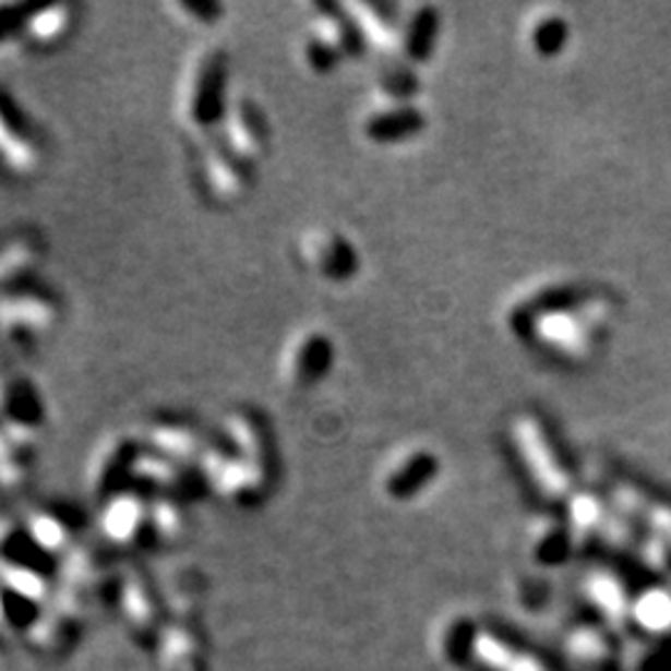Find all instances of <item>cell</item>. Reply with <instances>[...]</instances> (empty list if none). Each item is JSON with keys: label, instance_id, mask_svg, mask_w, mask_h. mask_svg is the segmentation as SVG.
Listing matches in <instances>:
<instances>
[{"label": "cell", "instance_id": "6da1fadb", "mask_svg": "<svg viewBox=\"0 0 671 671\" xmlns=\"http://www.w3.org/2000/svg\"><path fill=\"white\" fill-rule=\"evenodd\" d=\"M200 476L224 503L259 505L274 482V441L266 420L254 408L239 406L221 420L219 433L200 460Z\"/></svg>", "mask_w": 671, "mask_h": 671}, {"label": "cell", "instance_id": "7a4b0ae2", "mask_svg": "<svg viewBox=\"0 0 671 671\" xmlns=\"http://www.w3.org/2000/svg\"><path fill=\"white\" fill-rule=\"evenodd\" d=\"M227 52L217 45H196L187 52L175 93V118L194 145L214 137L227 110Z\"/></svg>", "mask_w": 671, "mask_h": 671}, {"label": "cell", "instance_id": "3957f363", "mask_svg": "<svg viewBox=\"0 0 671 671\" xmlns=\"http://www.w3.org/2000/svg\"><path fill=\"white\" fill-rule=\"evenodd\" d=\"M363 48L351 15L342 5H316L299 43L301 65L313 75H326L338 62L356 56Z\"/></svg>", "mask_w": 671, "mask_h": 671}, {"label": "cell", "instance_id": "277c9868", "mask_svg": "<svg viewBox=\"0 0 671 671\" xmlns=\"http://www.w3.org/2000/svg\"><path fill=\"white\" fill-rule=\"evenodd\" d=\"M60 321V301L43 286L25 284L0 299V342L15 348L40 344Z\"/></svg>", "mask_w": 671, "mask_h": 671}, {"label": "cell", "instance_id": "5b68a950", "mask_svg": "<svg viewBox=\"0 0 671 671\" xmlns=\"http://www.w3.org/2000/svg\"><path fill=\"white\" fill-rule=\"evenodd\" d=\"M140 451L142 443L134 435L112 433L103 438L85 465V488L89 495L105 503L118 492L132 488Z\"/></svg>", "mask_w": 671, "mask_h": 671}, {"label": "cell", "instance_id": "8992f818", "mask_svg": "<svg viewBox=\"0 0 671 671\" xmlns=\"http://www.w3.org/2000/svg\"><path fill=\"white\" fill-rule=\"evenodd\" d=\"M334 363V342L321 328H299L286 338L279 356V379L286 388L307 391L324 379Z\"/></svg>", "mask_w": 671, "mask_h": 671}, {"label": "cell", "instance_id": "52a82bcc", "mask_svg": "<svg viewBox=\"0 0 671 671\" xmlns=\"http://www.w3.org/2000/svg\"><path fill=\"white\" fill-rule=\"evenodd\" d=\"M196 172L204 192L217 204H237L252 187V167L241 163L219 134L196 142Z\"/></svg>", "mask_w": 671, "mask_h": 671}, {"label": "cell", "instance_id": "ba28073f", "mask_svg": "<svg viewBox=\"0 0 671 671\" xmlns=\"http://www.w3.org/2000/svg\"><path fill=\"white\" fill-rule=\"evenodd\" d=\"M209 441L212 433L204 431L196 420L177 414L152 416L140 435V443L147 451H155L169 460L190 465L196 470H200V460Z\"/></svg>", "mask_w": 671, "mask_h": 671}, {"label": "cell", "instance_id": "9c48e42d", "mask_svg": "<svg viewBox=\"0 0 671 671\" xmlns=\"http://www.w3.org/2000/svg\"><path fill=\"white\" fill-rule=\"evenodd\" d=\"M299 259L321 281H348L358 272V254L342 231L311 227L299 237Z\"/></svg>", "mask_w": 671, "mask_h": 671}, {"label": "cell", "instance_id": "30bf717a", "mask_svg": "<svg viewBox=\"0 0 671 671\" xmlns=\"http://www.w3.org/2000/svg\"><path fill=\"white\" fill-rule=\"evenodd\" d=\"M100 527L107 540L120 548L147 544L152 532V498L140 488H128L105 500L100 510Z\"/></svg>", "mask_w": 671, "mask_h": 671}, {"label": "cell", "instance_id": "8fae6325", "mask_svg": "<svg viewBox=\"0 0 671 671\" xmlns=\"http://www.w3.org/2000/svg\"><path fill=\"white\" fill-rule=\"evenodd\" d=\"M219 137L241 163L254 169V165L266 155V120L256 103L247 95H229L227 110L219 124Z\"/></svg>", "mask_w": 671, "mask_h": 671}, {"label": "cell", "instance_id": "7c38bea8", "mask_svg": "<svg viewBox=\"0 0 671 671\" xmlns=\"http://www.w3.org/2000/svg\"><path fill=\"white\" fill-rule=\"evenodd\" d=\"M0 426L13 433L40 438L45 400L28 375L0 373Z\"/></svg>", "mask_w": 671, "mask_h": 671}, {"label": "cell", "instance_id": "4fadbf2b", "mask_svg": "<svg viewBox=\"0 0 671 671\" xmlns=\"http://www.w3.org/2000/svg\"><path fill=\"white\" fill-rule=\"evenodd\" d=\"M40 145L35 142L28 122L0 89V167L15 177H31L40 167Z\"/></svg>", "mask_w": 671, "mask_h": 671}, {"label": "cell", "instance_id": "5bb4252c", "mask_svg": "<svg viewBox=\"0 0 671 671\" xmlns=\"http://www.w3.org/2000/svg\"><path fill=\"white\" fill-rule=\"evenodd\" d=\"M420 128H423V115L398 97L379 95L361 115V132L371 142H398Z\"/></svg>", "mask_w": 671, "mask_h": 671}, {"label": "cell", "instance_id": "9a60e30c", "mask_svg": "<svg viewBox=\"0 0 671 671\" xmlns=\"http://www.w3.org/2000/svg\"><path fill=\"white\" fill-rule=\"evenodd\" d=\"M73 28H75V5L70 3L33 5V8L28 5L17 38H23V43L31 45V48L48 50L65 40L68 35L73 33Z\"/></svg>", "mask_w": 671, "mask_h": 671}, {"label": "cell", "instance_id": "2e32d148", "mask_svg": "<svg viewBox=\"0 0 671 671\" xmlns=\"http://www.w3.org/2000/svg\"><path fill=\"white\" fill-rule=\"evenodd\" d=\"M38 441L40 438L13 433L0 426V490L15 492L28 486Z\"/></svg>", "mask_w": 671, "mask_h": 671}, {"label": "cell", "instance_id": "e0dca14e", "mask_svg": "<svg viewBox=\"0 0 671 671\" xmlns=\"http://www.w3.org/2000/svg\"><path fill=\"white\" fill-rule=\"evenodd\" d=\"M40 256L43 244L38 237L21 235L0 244V299L31 281Z\"/></svg>", "mask_w": 671, "mask_h": 671}, {"label": "cell", "instance_id": "ac0fdd59", "mask_svg": "<svg viewBox=\"0 0 671 671\" xmlns=\"http://www.w3.org/2000/svg\"><path fill=\"white\" fill-rule=\"evenodd\" d=\"M515 443L517 451H520V458H527L537 476L542 472V476H552V480H560V476L565 478V468H560L558 460V447L552 445L548 431L535 418L520 416V420L515 423Z\"/></svg>", "mask_w": 671, "mask_h": 671}, {"label": "cell", "instance_id": "d6986e66", "mask_svg": "<svg viewBox=\"0 0 671 671\" xmlns=\"http://www.w3.org/2000/svg\"><path fill=\"white\" fill-rule=\"evenodd\" d=\"M25 532L31 542L38 548L45 558H58V554L73 548V525L60 510L38 507L23 520Z\"/></svg>", "mask_w": 671, "mask_h": 671}, {"label": "cell", "instance_id": "ffe728a7", "mask_svg": "<svg viewBox=\"0 0 671 671\" xmlns=\"http://www.w3.org/2000/svg\"><path fill=\"white\" fill-rule=\"evenodd\" d=\"M398 25V52L403 60L420 62L433 50L438 35V17L433 8H414L408 15L400 17Z\"/></svg>", "mask_w": 671, "mask_h": 671}, {"label": "cell", "instance_id": "44dd1931", "mask_svg": "<svg viewBox=\"0 0 671 671\" xmlns=\"http://www.w3.org/2000/svg\"><path fill=\"white\" fill-rule=\"evenodd\" d=\"M435 455L423 451V447H408L393 455L391 465L386 468V488L391 492H408L433 476Z\"/></svg>", "mask_w": 671, "mask_h": 671}, {"label": "cell", "instance_id": "7402d4cb", "mask_svg": "<svg viewBox=\"0 0 671 671\" xmlns=\"http://www.w3.org/2000/svg\"><path fill=\"white\" fill-rule=\"evenodd\" d=\"M527 40H530V48L537 56H554V52H560L567 43L565 17L550 11L537 13L530 28H527Z\"/></svg>", "mask_w": 671, "mask_h": 671}, {"label": "cell", "instance_id": "603a6c76", "mask_svg": "<svg viewBox=\"0 0 671 671\" xmlns=\"http://www.w3.org/2000/svg\"><path fill=\"white\" fill-rule=\"evenodd\" d=\"M167 11L172 13L177 21H182L187 25H194V28H209L219 21L221 5L217 3H192V0H179V3H169Z\"/></svg>", "mask_w": 671, "mask_h": 671}, {"label": "cell", "instance_id": "cb8c5ba5", "mask_svg": "<svg viewBox=\"0 0 671 671\" xmlns=\"http://www.w3.org/2000/svg\"><path fill=\"white\" fill-rule=\"evenodd\" d=\"M25 11H28V5L0 0V45L8 43V38H13V35L17 38Z\"/></svg>", "mask_w": 671, "mask_h": 671}]
</instances>
